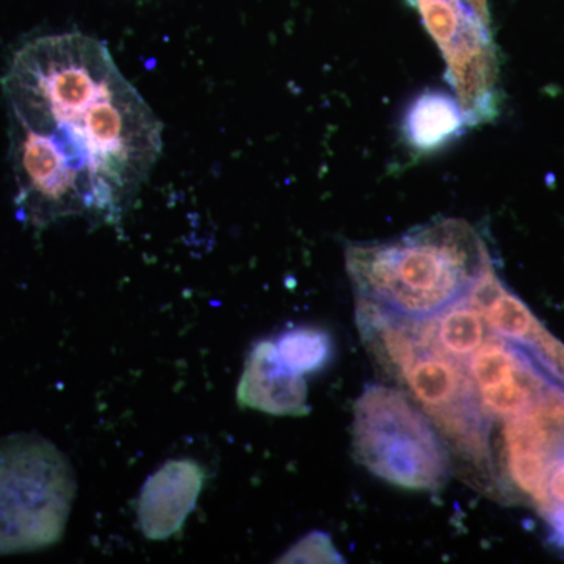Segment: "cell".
<instances>
[{
  "mask_svg": "<svg viewBox=\"0 0 564 564\" xmlns=\"http://www.w3.org/2000/svg\"><path fill=\"white\" fill-rule=\"evenodd\" d=\"M237 403L272 415L302 417L311 413L304 375L285 366L276 344L270 340L256 345L248 356L237 386Z\"/></svg>",
  "mask_w": 564,
  "mask_h": 564,
  "instance_id": "cell-8",
  "label": "cell"
},
{
  "mask_svg": "<svg viewBox=\"0 0 564 564\" xmlns=\"http://www.w3.org/2000/svg\"><path fill=\"white\" fill-rule=\"evenodd\" d=\"M288 560L289 562H344L329 538L323 533H314L304 538L302 543L289 552Z\"/></svg>",
  "mask_w": 564,
  "mask_h": 564,
  "instance_id": "cell-14",
  "label": "cell"
},
{
  "mask_svg": "<svg viewBox=\"0 0 564 564\" xmlns=\"http://www.w3.org/2000/svg\"><path fill=\"white\" fill-rule=\"evenodd\" d=\"M522 350L552 383L564 389V344L554 334L541 325Z\"/></svg>",
  "mask_w": 564,
  "mask_h": 564,
  "instance_id": "cell-13",
  "label": "cell"
},
{
  "mask_svg": "<svg viewBox=\"0 0 564 564\" xmlns=\"http://www.w3.org/2000/svg\"><path fill=\"white\" fill-rule=\"evenodd\" d=\"M447 63V79L466 115L478 126L499 117L500 69L491 28L463 0H410Z\"/></svg>",
  "mask_w": 564,
  "mask_h": 564,
  "instance_id": "cell-5",
  "label": "cell"
},
{
  "mask_svg": "<svg viewBox=\"0 0 564 564\" xmlns=\"http://www.w3.org/2000/svg\"><path fill=\"white\" fill-rule=\"evenodd\" d=\"M351 447L356 462L399 488L436 492L451 477V455L436 426L393 386H367L356 400Z\"/></svg>",
  "mask_w": 564,
  "mask_h": 564,
  "instance_id": "cell-4",
  "label": "cell"
},
{
  "mask_svg": "<svg viewBox=\"0 0 564 564\" xmlns=\"http://www.w3.org/2000/svg\"><path fill=\"white\" fill-rule=\"evenodd\" d=\"M551 529V541L558 547H564V508H552L544 514Z\"/></svg>",
  "mask_w": 564,
  "mask_h": 564,
  "instance_id": "cell-16",
  "label": "cell"
},
{
  "mask_svg": "<svg viewBox=\"0 0 564 564\" xmlns=\"http://www.w3.org/2000/svg\"><path fill=\"white\" fill-rule=\"evenodd\" d=\"M356 323L378 369L399 384L419 352L426 347L421 321L403 317L372 300L358 296Z\"/></svg>",
  "mask_w": 564,
  "mask_h": 564,
  "instance_id": "cell-9",
  "label": "cell"
},
{
  "mask_svg": "<svg viewBox=\"0 0 564 564\" xmlns=\"http://www.w3.org/2000/svg\"><path fill=\"white\" fill-rule=\"evenodd\" d=\"M399 386L433 422L451 454H470L485 444L489 422L462 361L425 347Z\"/></svg>",
  "mask_w": 564,
  "mask_h": 564,
  "instance_id": "cell-6",
  "label": "cell"
},
{
  "mask_svg": "<svg viewBox=\"0 0 564 564\" xmlns=\"http://www.w3.org/2000/svg\"><path fill=\"white\" fill-rule=\"evenodd\" d=\"M421 325L426 347L436 348L462 362L491 336L486 334L481 314L464 296L433 317L423 318Z\"/></svg>",
  "mask_w": 564,
  "mask_h": 564,
  "instance_id": "cell-11",
  "label": "cell"
},
{
  "mask_svg": "<svg viewBox=\"0 0 564 564\" xmlns=\"http://www.w3.org/2000/svg\"><path fill=\"white\" fill-rule=\"evenodd\" d=\"M558 456H560V458H562V459H563V462H564V448H563V451H562V452H560V455H558Z\"/></svg>",
  "mask_w": 564,
  "mask_h": 564,
  "instance_id": "cell-18",
  "label": "cell"
},
{
  "mask_svg": "<svg viewBox=\"0 0 564 564\" xmlns=\"http://www.w3.org/2000/svg\"><path fill=\"white\" fill-rule=\"evenodd\" d=\"M204 469L193 459H172L148 478L140 492L137 518L141 532L152 541L180 532L202 494Z\"/></svg>",
  "mask_w": 564,
  "mask_h": 564,
  "instance_id": "cell-7",
  "label": "cell"
},
{
  "mask_svg": "<svg viewBox=\"0 0 564 564\" xmlns=\"http://www.w3.org/2000/svg\"><path fill=\"white\" fill-rule=\"evenodd\" d=\"M466 126V115L455 95L429 90L408 107L403 135L415 151L433 152L458 139Z\"/></svg>",
  "mask_w": 564,
  "mask_h": 564,
  "instance_id": "cell-10",
  "label": "cell"
},
{
  "mask_svg": "<svg viewBox=\"0 0 564 564\" xmlns=\"http://www.w3.org/2000/svg\"><path fill=\"white\" fill-rule=\"evenodd\" d=\"M18 215L35 226L118 225L162 154V122L102 41H28L2 80Z\"/></svg>",
  "mask_w": 564,
  "mask_h": 564,
  "instance_id": "cell-1",
  "label": "cell"
},
{
  "mask_svg": "<svg viewBox=\"0 0 564 564\" xmlns=\"http://www.w3.org/2000/svg\"><path fill=\"white\" fill-rule=\"evenodd\" d=\"M470 10L485 22L488 28H491V14H489L488 0H463Z\"/></svg>",
  "mask_w": 564,
  "mask_h": 564,
  "instance_id": "cell-17",
  "label": "cell"
},
{
  "mask_svg": "<svg viewBox=\"0 0 564 564\" xmlns=\"http://www.w3.org/2000/svg\"><path fill=\"white\" fill-rule=\"evenodd\" d=\"M556 507L564 508V462L560 456H556L551 467H549L543 497L534 508H538V511L544 516L549 510Z\"/></svg>",
  "mask_w": 564,
  "mask_h": 564,
  "instance_id": "cell-15",
  "label": "cell"
},
{
  "mask_svg": "<svg viewBox=\"0 0 564 564\" xmlns=\"http://www.w3.org/2000/svg\"><path fill=\"white\" fill-rule=\"evenodd\" d=\"M76 491L73 464L46 437L20 433L0 440V555L57 544Z\"/></svg>",
  "mask_w": 564,
  "mask_h": 564,
  "instance_id": "cell-3",
  "label": "cell"
},
{
  "mask_svg": "<svg viewBox=\"0 0 564 564\" xmlns=\"http://www.w3.org/2000/svg\"><path fill=\"white\" fill-rule=\"evenodd\" d=\"M345 265L356 295L414 321L458 302L494 267L485 240L462 218H441L386 242L348 245Z\"/></svg>",
  "mask_w": 564,
  "mask_h": 564,
  "instance_id": "cell-2",
  "label": "cell"
},
{
  "mask_svg": "<svg viewBox=\"0 0 564 564\" xmlns=\"http://www.w3.org/2000/svg\"><path fill=\"white\" fill-rule=\"evenodd\" d=\"M278 355L285 366L306 375L325 369L332 361L334 344L325 329L302 326L282 334L276 340Z\"/></svg>",
  "mask_w": 564,
  "mask_h": 564,
  "instance_id": "cell-12",
  "label": "cell"
}]
</instances>
